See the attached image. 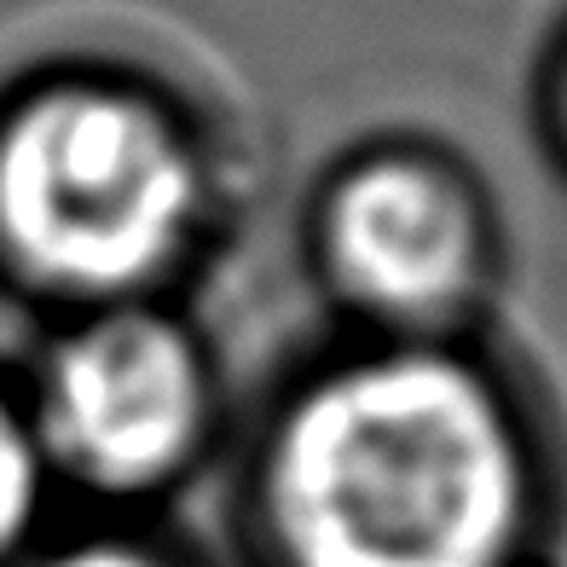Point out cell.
<instances>
[{"label": "cell", "instance_id": "6da1fadb", "mask_svg": "<svg viewBox=\"0 0 567 567\" xmlns=\"http://www.w3.org/2000/svg\"><path fill=\"white\" fill-rule=\"evenodd\" d=\"M220 515L226 567H550L561 446L493 330H330L244 400Z\"/></svg>", "mask_w": 567, "mask_h": 567}, {"label": "cell", "instance_id": "7a4b0ae2", "mask_svg": "<svg viewBox=\"0 0 567 567\" xmlns=\"http://www.w3.org/2000/svg\"><path fill=\"white\" fill-rule=\"evenodd\" d=\"M238 226V179L186 99L111 64L0 93V301L30 324L192 301Z\"/></svg>", "mask_w": 567, "mask_h": 567}, {"label": "cell", "instance_id": "3957f363", "mask_svg": "<svg viewBox=\"0 0 567 567\" xmlns=\"http://www.w3.org/2000/svg\"><path fill=\"white\" fill-rule=\"evenodd\" d=\"M59 509L179 515L220 481L244 400L192 301H122L35 324L12 359Z\"/></svg>", "mask_w": 567, "mask_h": 567}, {"label": "cell", "instance_id": "277c9868", "mask_svg": "<svg viewBox=\"0 0 567 567\" xmlns=\"http://www.w3.org/2000/svg\"><path fill=\"white\" fill-rule=\"evenodd\" d=\"M301 272L342 337H486L504 290L498 203L429 140L353 145L301 203Z\"/></svg>", "mask_w": 567, "mask_h": 567}, {"label": "cell", "instance_id": "5b68a950", "mask_svg": "<svg viewBox=\"0 0 567 567\" xmlns=\"http://www.w3.org/2000/svg\"><path fill=\"white\" fill-rule=\"evenodd\" d=\"M12 567H226L220 545L186 533L179 515L59 509Z\"/></svg>", "mask_w": 567, "mask_h": 567}, {"label": "cell", "instance_id": "8992f818", "mask_svg": "<svg viewBox=\"0 0 567 567\" xmlns=\"http://www.w3.org/2000/svg\"><path fill=\"white\" fill-rule=\"evenodd\" d=\"M53 515H59V498L41 470L30 417H23L18 371L12 359H0V567H12L30 550Z\"/></svg>", "mask_w": 567, "mask_h": 567}, {"label": "cell", "instance_id": "52a82bcc", "mask_svg": "<svg viewBox=\"0 0 567 567\" xmlns=\"http://www.w3.org/2000/svg\"><path fill=\"white\" fill-rule=\"evenodd\" d=\"M545 127H550V145H556V163L567 168V47L550 64V82H545Z\"/></svg>", "mask_w": 567, "mask_h": 567}]
</instances>
